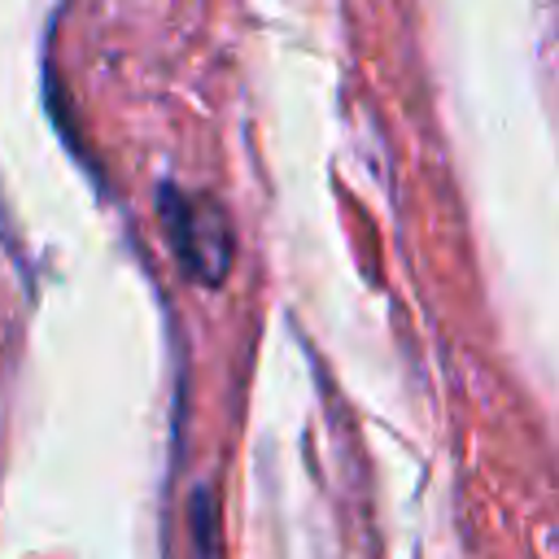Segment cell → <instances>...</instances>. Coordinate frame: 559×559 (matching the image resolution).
<instances>
[{"label":"cell","instance_id":"cell-1","mask_svg":"<svg viewBox=\"0 0 559 559\" xmlns=\"http://www.w3.org/2000/svg\"><path fill=\"white\" fill-rule=\"evenodd\" d=\"M157 218H162V231L175 249L179 271L192 284L218 288L236 262V236H231V223L218 210V201L192 197L175 183H162L157 188Z\"/></svg>","mask_w":559,"mask_h":559},{"label":"cell","instance_id":"cell-2","mask_svg":"<svg viewBox=\"0 0 559 559\" xmlns=\"http://www.w3.org/2000/svg\"><path fill=\"white\" fill-rule=\"evenodd\" d=\"M192 550L197 559H218V511L210 489L192 493Z\"/></svg>","mask_w":559,"mask_h":559},{"label":"cell","instance_id":"cell-3","mask_svg":"<svg viewBox=\"0 0 559 559\" xmlns=\"http://www.w3.org/2000/svg\"><path fill=\"white\" fill-rule=\"evenodd\" d=\"M0 245L22 262V249H17V227H13V218H9V210H4V197H0Z\"/></svg>","mask_w":559,"mask_h":559}]
</instances>
